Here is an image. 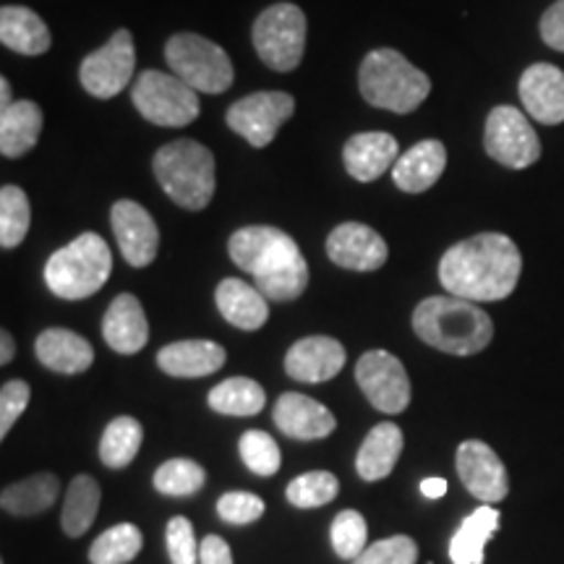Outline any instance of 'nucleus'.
I'll list each match as a JSON object with an SVG mask.
<instances>
[{"label":"nucleus","instance_id":"46","mask_svg":"<svg viewBox=\"0 0 564 564\" xmlns=\"http://www.w3.org/2000/svg\"><path fill=\"white\" fill-rule=\"evenodd\" d=\"M421 494L429 499H442L447 494V481L444 478H426V481H421Z\"/></svg>","mask_w":564,"mask_h":564},{"label":"nucleus","instance_id":"9","mask_svg":"<svg viewBox=\"0 0 564 564\" xmlns=\"http://www.w3.org/2000/svg\"><path fill=\"white\" fill-rule=\"evenodd\" d=\"M253 51L267 68L288 74L306 51V13L295 3H274L253 21Z\"/></svg>","mask_w":564,"mask_h":564},{"label":"nucleus","instance_id":"31","mask_svg":"<svg viewBox=\"0 0 564 564\" xmlns=\"http://www.w3.org/2000/svg\"><path fill=\"white\" fill-rule=\"evenodd\" d=\"M100 510V486L91 476H76L66 491L61 523L70 539H79L91 528Z\"/></svg>","mask_w":564,"mask_h":564},{"label":"nucleus","instance_id":"28","mask_svg":"<svg viewBox=\"0 0 564 564\" xmlns=\"http://www.w3.org/2000/svg\"><path fill=\"white\" fill-rule=\"evenodd\" d=\"M42 110L37 102L21 100L0 110V152L3 158H24L37 147L42 133Z\"/></svg>","mask_w":564,"mask_h":564},{"label":"nucleus","instance_id":"13","mask_svg":"<svg viewBox=\"0 0 564 564\" xmlns=\"http://www.w3.org/2000/svg\"><path fill=\"white\" fill-rule=\"evenodd\" d=\"M356 382L366 400L387 415L403 413L411 405V379L398 356L387 350H369L358 358Z\"/></svg>","mask_w":564,"mask_h":564},{"label":"nucleus","instance_id":"44","mask_svg":"<svg viewBox=\"0 0 564 564\" xmlns=\"http://www.w3.org/2000/svg\"><path fill=\"white\" fill-rule=\"evenodd\" d=\"M539 30H541V40H544L549 47L564 53V0H556L552 9L541 17Z\"/></svg>","mask_w":564,"mask_h":564},{"label":"nucleus","instance_id":"16","mask_svg":"<svg viewBox=\"0 0 564 564\" xmlns=\"http://www.w3.org/2000/svg\"><path fill=\"white\" fill-rule=\"evenodd\" d=\"M327 257L337 267L352 272H377L390 259L387 241L364 223H343L329 232Z\"/></svg>","mask_w":564,"mask_h":564},{"label":"nucleus","instance_id":"48","mask_svg":"<svg viewBox=\"0 0 564 564\" xmlns=\"http://www.w3.org/2000/svg\"><path fill=\"white\" fill-rule=\"evenodd\" d=\"M11 102V82L6 79V76H0V110L9 108Z\"/></svg>","mask_w":564,"mask_h":564},{"label":"nucleus","instance_id":"11","mask_svg":"<svg viewBox=\"0 0 564 564\" xmlns=\"http://www.w3.org/2000/svg\"><path fill=\"white\" fill-rule=\"evenodd\" d=\"M484 147L491 160L499 165L523 171L541 158V141L528 118L512 105H499L486 118Z\"/></svg>","mask_w":564,"mask_h":564},{"label":"nucleus","instance_id":"32","mask_svg":"<svg viewBox=\"0 0 564 564\" xmlns=\"http://www.w3.org/2000/svg\"><path fill=\"white\" fill-rule=\"evenodd\" d=\"M209 408L220 415H257L262 413L267 403V394L262 384H257L249 377H232L225 379L209 392Z\"/></svg>","mask_w":564,"mask_h":564},{"label":"nucleus","instance_id":"24","mask_svg":"<svg viewBox=\"0 0 564 564\" xmlns=\"http://www.w3.org/2000/svg\"><path fill=\"white\" fill-rule=\"evenodd\" d=\"M225 358H228V352H225L223 345L212 340H181L165 345L158 352V366L167 377L202 379L220 371Z\"/></svg>","mask_w":564,"mask_h":564},{"label":"nucleus","instance_id":"3","mask_svg":"<svg viewBox=\"0 0 564 564\" xmlns=\"http://www.w3.org/2000/svg\"><path fill=\"white\" fill-rule=\"evenodd\" d=\"M413 329L423 343L449 356H476L494 337L491 316L457 295L421 301L413 312Z\"/></svg>","mask_w":564,"mask_h":564},{"label":"nucleus","instance_id":"6","mask_svg":"<svg viewBox=\"0 0 564 564\" xmlns=\"http://www.w3.org/2000/svg\"><path fill=\"white\" fill-rule=\"evenodd\" d=\"M112 253L97 232H82L47 259L45 282L63 301H84L108 282Z\"/></svg>","mask_w":564,"mask_h":564},{"label":"nucleus","instance_id":"41","mask_svg":"<svg viewBox=\"0 0 564 564\" xmlns=\"http://www.w3.org/2000/svg\"><path fill=\"white\" fill-rule=\"evenodd\" d=\"M217 514L228 525H249L264 514V502L257 494L249 491H228L217 502Z\"/></svg>","mask_w":564,"mask_h":564},{"label":"nucleus","instance_id":"30","mask_svg":"<svg viewBox=\"0 0 564 564\" xmlns=\"http://www.w3.org/2000/svg\"><path fill=\"white\" fill-rule=\"evenodd\" d=\"M58 476L37 474L13 486H6L3 494H0V507L9 514H17V518H32V514L51 510L55 499H58Z\"/></svg>","mask_w":564,"mask_h":564},{"label":"nucleus","instance_id":"12","mask_svg":"<svg viewBox=\"0 0 564 564\" xmlns=\"http://www.w3.org/2000/svg\"><path fill=\"white\" fill-rule=\"evenodd\" d=\"M137 70V47L129 30H118L100 51L89 53L79 66V82L97 100H110L123 91Z\"/></svg>","mask_w":564,"mask_h":564},{"label":"nucleus","instance_id":"35","mask_svg":"<svg viewBox=\"0 0 564 564\" xmlns=\"http://www.w3.org/2000/svg\"><path fill=\"white\" fill-rule=\"evenodd\" d=\"M32 207L30 196L21 192L19 186L0 188V246L6 251L17 249L30 232Z\"/></svg>","mask_w":564,"mask_h":564},{"label":"nucleus","instance_id":"36","mask_svg":"<svg viewBox=\"0 0 564 564\" xmlns=\"http://www.w3.org/2000/svg\"><path fill=\"white\" fill-rule=\"evenodd\" d=\"M207 474L199 463L188 460V457H175V460L162 463L154 474V489L165 497H192L202 491Z\"/></svg>","mask_w":564,"mask_h":564},{"label":"nucleus","instance_id":"17","mask_svg":"<svg viewBox=\"0 0 564 564\" xmlns=\"http://www.w3.org/2000/svg\"><path fill=\"white\" fill-rule=\"evenodd\" d=\"M348 352H345L343 343L327 335L303 337L288 350L285 356V371L295 382L306 384H322L335 379L343 371Z\"/></svg>","mask_w":564,"mask_h":564},{"label":"nucleus","instance_id":"2","mask_svg":"<svg viewBox=\"0 0 564 564\" xmlns=\"http://www.w3.org/2000/svg\"><path fill=\"white\" fill-rule=\"evenodd\" d=\"M228 253L238 270L249 272L253 285L267 301L288 303L301 299L308 285V264L299 243L272 225H249L236 230L228 241Z\"/></svg>","mask_w":564,"mask_h":564},{"label":"nucleus","instance_id":"20","mask_svg":"<svg viewBox=\"0 0 564 564\" xmlns=\"http://www.w3.org/2000/svg\"><path fill=\"white\" fill-rule=\"evenodd\" d=\"M400 160L398 139L384 131H366L356 133L345 141L343 162L350 178L371 183L382 178L387 171H392L394 162Z\"/></svg>","mask_w":564,"mask_h":564},{"label":"nucleus","instance_id":"40","mask_svg":"<svg viewBox=\"0 0 564 564\" xmlns=\"http://www.w3.org/2000/svg\"><path fill=\"white\" fill-rule=\"evenodd\" d=\"M419 562V544L411 535H390L366 546V552L352 560V564H415Z\"/></svg>","mask_w":564,"mask_h":564},{"label":"nucleus","instance_id":"39","mask_svg":"<svg viewBox=\"0 0 564 564\" xmlns=\"http://www.w3.org/2000/svg\"><path fill=\"white\" fill-rule=\"evenodd\" d=\"M238 453H241V460L251 474L257 476H274L280 470V447L278 442L272 440L267 432H259V429H251L241 436L238 442Z\"/></svg>","mask_w":564,"mask_h":564},{"label":"nucleus","instance_id":"22","mask_svg":"<svg viewBox=\"0 0 564 564\" xmlns=\"http://www.w3.org/2000/svg\"><path fill=\"white\" fill-rule=\"evenodd\" d=\"M444 165H447V150L442 141L423 139L394 162L392 181L400 192L423 194L442 178Z\"/></svg>","mask_w":564,"mask_h":564},{"label":"nucleus","instance_id":"45","mask_svg":"<svg viewBox=\"0 0 564 564\" xmlns=\"http://www.w3.org/2000/svg\"><path fill=\"white\" fill-rule=\"evenodd\" d=\"M202 564H232V552L220 535H207L199 546Z\"/></svg>","mask_w":564,"mask_h":564},{"label":"nucleus","instance_id":"47","mask_svg":"<svg viewBox=\"0 0 564 564\" xmlns=\"http://www.w3.org/2000/svg\"><path fill=\"white\" fill-rule=\"evenodd\" d=\"M13 356H17V345H13V337L9 333H0V364H11Z\"/></svg>","mask_w":564,"mask_h":564},{"label":"nucleus","instance_id":"34","mask_svg":"<svg viewBox=\"0 0 564 564\" xmlns=\"http://www.w3.org/2000/svg\"><path fill=\"white\" fill-rule=\"evenodd\" d=\"M144 546V535L133 523H118L97 535L89 546L91 564H129Z\"/></svg>","mask_w":564,"mask_h":564},{"label":"nucleus","instance_id":"18","mask_svg":"<svg viewBox=\"0 0 564 564\" xmlns=\"http://www.w3.org/2000/svg\"><path fill=\"white\" fill-rule=\"evenodd\" d=\"M520 100L533 121L564 123V70L552 63H533L520 76Z\"/></svg>","mask_w":564,"mask_h":564},{"label":"nucleus","instance_id":"23","mask_svg":"<svg viewBox=\"0 0 564 564\" xmlns=\"http://www.w3.org/2000/svg\"><path fill=\"white\" fill-rule=\"evenodd\" d=\"M215 303L220 308L223 319L243 333H257L270 319L267 295L257 285L238 278H225L215 291Z\"/></svg>","mask_w":564,"mask_h":564},{"label":"nucleus","instance_id":"29","mask_svg":"<svg viewBox=\"0 0 564 564\" xmlns=\"http://www.w3.org/2000/svg\"><path fill=\"white\" fill-rule=\"evenodd\" d=\"M499 514L497 507L484 505L474 514L463 520L457 533L449 541V560L453 564H484L486 544L494 533L499 531Z\"/></svg>","mask_w":564,"mask_h":564},{"label":"nucleus","instance_id":"8","mask_svg":"<svg viewBox=\"0 0 564 564\" xmlns=\"http://www.w3.org/2000/svg\"><path fill=\"white\" fill-rule=\"evenodd\" d=\"M131 102L144 121L165 129H183L194 123L202 112L199 91L181 82L175 74L141 70L131 87Z\"/></svg>","mask_w":564,"mask_h":564},{"label":"nucleus","instance_id":"42","mask_svg":"<svg viewBox=\"0 0 564 564\" xmlns=\"http://www.w3.org/2000/svg\"><path fill=\"white\" fill-rule=\"evenodd\" d=\"M167 554H171V564H199V546H196L194 528L188 518H173L165 531Z\"/></svg>","mask_w":564,"mask_h":564},{"label":"nucleus","instance_id":"43","mask_svg":"<svg viewBox=\"0 0 564 564\" xmlns=\"http://www.w3.org/2000/svg\"><path fill=\"white\" fill-rule=\"evenodd\" d=\"M32 390L30 384L21 382V379H11L0 390V440H6L13 429V423L19 421V415L30 405Z\"/></svg>","mask_w":564,"mask_h":564},{"label":"nucleus","instance_id":"19","mask_svg":"<svg viewBox=\"0 0 564 564\" xmlns=\"http://www.w3.org/2000/svg\"><path fill=\"white\" fill-rule=\"evenodd\" d=\"M274 423L282 434L301 442L324 440L337 429V419L327 405L299 392L280 394V400L274 403Z\"/></svg>","mask_w":564,"mask_h":564},{"label":"nucleus","instance_id":"33","mask_svg":"<svg viewBox=\"0 0 564 564\" xmlns=\"http://www.w3.org/2000/svg\"><path fill=\"white\" fill-rule=\"evenodd\" d=\"M144 429L131 415H118L108 423L100 440V460L108 468H126L139 455Z\"/></svg>","mask_w":564,"mask_h":564},{"label":"nucleus","instance_id":"5","mask_svg":"<svg viewBox=\"0 0 564 564\" xmlns=\"http://www.w3.org/2000/svg\"><path fill=\"white\" fill-rule=\"evenodd\" d=\"M154 178L178 207L202 212L215 196V154L194 139H178L160 147L152 160Z\"/></svg>","mask_w":564,"mask_h":564},{"label":"nucleus","instance_id":"25","mask_svg":"<svg viewBox=\"0 0 564 564\" xmlns=\"http://www.w3.org/2000/svg\"><path fill=\"white\" fill-rule=\"evenodd\" d=\"M403 453V432H400L398 423L382 421L366 434V440L358 449L356 457V470L364 481H382L392 474V468L400 460Z\"/></svg>","mask_w":564,"mask_h":564},{"label":"nucleus","instance_id":"15","mask_svg":"<svg viewBox=\"0 0 564 564\" xmlns=\"http://www.w3.org/2000/svg\"><path fill=\"white\" fill-rule=\"evenodd\" d=\"M457 476L465 489L474 494L481 502H502L510 491V478H507L505 463L494 453L489 444L468 440L457 447L455 455Z\"/></svg>","mask_w":564,"mask_h":564},{"label":"nucleus","instance_id":"27","mask_svg":"<svg viewBox=\"0 0 564 564\" xmlns=\"http://www.w3.org/2000/svg\"><path fill=\"white\" fill-rule=\"evenodd\" d=\"M34 352H37L40 364L55 373H82L95 361L91 345L82 335L61 327L45 329L34 343Z\"/></svg>","mask_w":564,"mask_h":564},{"label":"nucleus","instance_id":"7","mask_svg":"<svg viewBox=\"0 0 564 564\" xmlns=\"http://www.w3.org/2000/svg\"><path fill=\"white\" fill-rule=\"evenodd\" d=\"M165 61L181 82L204 95H223L236 79L230 55L217 42L194 32L173 34L165 42Z\"/></svg>","mask_w":564,"mask_h":564},{"label":"nucleus","instance_id":"10","mask_svg":"<svg viewBox=\"0 0 564 564\" xmlns=\"http://www.w3.org/2000/svg\"><path fill=\"white\" fill-rule=\"evenodd\" d=\"M293 112L295 100L288 91H253V95L230 105L225 112V123L251 147L264 150L278 137L282 123L291 121Z\"/></svg>","mask_w":564,"mask_h":564},{"label":"nucleus","instance_id":"38","mask_svg":"<svg viewBox=\"0 0 564 564\" xmlns=\"http://www.w3.org/2000/svg\"><path fill=\"white\" fill-rule=\"evenodd\" d=\"M329 539H333V549L340 560H358L366 552V539H369V525H366L364 514L356 510H343L333 520Z\"/></svg>","mask_w":564,"mask_h":564},{"label":"nucleus","instance_id":"26","mask_svg":"<svg viewBox=\"0 0 564 564\" xmlns=\"http://www.w3.org/2000/svg\"><path fill=\"white\" fill-rule=\"evenodd\" d=\"M0 42L19 55H42L51 51L53 37L47 24L26 6H3L0 9Z\"/></svg>","mask_w":564,"mask_h":564},{"label":"nucleus","instance_id":"21","mask_svg":"<svg viewBox=\"0 0 564 564\" xmlns=\"http://www.w3.org/2000/svg\"><path fill=\"white\" fill-rule=\"evenodd\" d=\"M102 337L121 356H133L150 343V322L137 295L121 293L102 316Z\"/></svg>","mask_w":564,"mask_h":564},{"label":"nucleus","instance_id":"37","mask_svg":"<svg viewBox=\"0 0 564 564\" xmlns=\"http://www.w3.org/2000/svg\"><path fill=\"white\" fill-rule=\"evenodd\" d=\"M340 491V481L329 474V470H312V474H303L293 478L288 484V502L301 510H314V507L329 505Z\"/></svg>","mask_w":564,"mask_h":564},{"label":"nucleus","instance_id":"1","mask_svg":"<svg viewBox=\"0 0 564 564\" xmlns=\"http://www.w3.org/2000/svg\"><path fill=\"white\" fill-rule=\"evenodd\" d=\"M523 257L502 232H478L444 251L440 282L449 295L484 303L502 301L518 288Z\"/></svg>","mask_w":564,"mask_h":564},{"label":"nucleus","instance_id":"4","mask_svg":"<svg viewBox=\"0 0 564 564\" xmlns=\"http://www.w3.org/2000/svg\"><path fill=\"white\" fill-rule=\"evenodd\" d=\"M358 89L371 108L408 116V112L419 110L421 102H426L432 79L421 68H415L403 53L392 51V47H379L361 61Z\"/></svg>","mask_w":564,"mask_h":564},{"label":"nucleus","instance_id":"14","mask_svg":"<svg viewBox=\"0 0 564 564\" xmlns=\"http://www.w3.org/2000/svg\"><path fill=\"white\" fill-rule=\"evenodd\" d=\"M110 225L116 232L118 249L131 267H150L158 259L160 249V230L154 217L141 207L139 202L121 199L112 204Z\"/></svg>","mask_w":564,"mask_h":564}]
</instances>
